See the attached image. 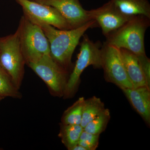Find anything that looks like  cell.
<instances>
[{
    "label": "cell",
    "mask_w": 150,
    "mask_h": 150,
    "mask_svg": "<svg viewBox=\"0 0 150 150\" xmlns=\"http://www.w3.org/2000/svg\"><path fill=\"white\" fill-rule=\"evenodd\" d=\"M33 23L41 28L47 38L52 58L69 71L72 65L71 59L73 53L81 38L89 28L98 26L94 20L90 21L78 28L70 30L57 29L43 23Z\"/></svg>",
    "instance_id": "1"
},
{
    "label": "cell",
    "mask_w": 150,
    "mask_h": 150,
    "mask_svg": "<svg viewBox=\"0 0 150 150\" xmlns=\"http://www.w3.org/2000/svg\"><path fill=\"white\" fill-rule=\"evenodd\" d=\"M150 25V18L143 15L131 17L106 36V43L119 49H126L137 56L146 54L145 33Z\"/></svg>",
    "instance_id": "2"
},
{
    "label": "cell",
    "mask_w": 150,
    "mask_h": 150,
    "mask_svg": "<svg viewBox=\"0 0 150 150\" xmlns=\"http://www.w3.org/2000/svg\"><path fill=\"white\" fill-rule=\"evenodd\" d=\"M17 30L26 64L50 54L49 42L43 30L24 15L21 17Z\"/></svg>",
    "instance_id": "3"
},
{
    "label": "cell",
    "mask_w": 150,
    "mask_h": 150,
    "mask_svg": "<svg viewBox=\"0 0 150 150\" xmlns=\"http://www.w3.org/2000/svg\"><path fill=\"white\" fill-rule=\"evenodd\" d=\"M83 36L77 59L65 88L63 96L64 99L71 98L75 95L80 82L81 75L87 67L92 66L95 69H102L101 50L99 43H94L87 35L84 34Z\"/></svg>",
    "instance_id": "4"
},
{
    "label": "cell",
    "mask_w": 150,
    "mask_h": 150,
    "mask_svg": "<svg viewBox=\"0 0 150 150\" xmlns=\"http://www.w3.org/2000/svg\"><path fill=\"white\" fill-rule=\"evenodd\" d=\"M25 64L17 30L0 38V65L19 89L24 77Z\"/></svg>",
    "instance_id": "5"
},
{
    "label": "cell",
    "mask_w": 150,
    "mask_h": 150,
    "mask_svg": "<svg viewBox=\"0 0 150 150\" xmlns=\"http://www.w3.org/2000/svg\"><path fill=\"white\" fill-rule=\"evenodd\" d=\"M27 65L45 83L52 95L64 96L69 71L56 63L51 54L44 55Z\"/></svg>",
    "instance_id": "6"
},
{
    "label": "cell",
    "mask_w": 150,
    "mask_h": 150,
    "mask_svg": "<svg viewBox=\"0 0 150 150\" xmlns=\"http://www.w3.org/2000/svg\"><path fill=\"white\" fill-rule=\"evenodd\" d=\"M101 65L105 78L119 88H133L126 74L120 49L106 42L101 46Z\"/></svg>",
    "instance_id": "7"
},
{
    "label": "cell",
    "mask_w": 150,
    "mask_h": 150,
    "mask_svg": "<svg viewBox=\"0 0 150 150\" xmlns=\"http://www.w3.org/2000/svg\"><path fill=\"white\" fill-rule=\"evenodd\" d=\"M16 1L22 7L23 15L31 21L43 23L60 30L71 29L55 8L30 0Z\"/></svg>",
    "instance_id": "8"
},
{
    "label": "cell",
    "mask_w": 150,
    "mask_h": 150,
    "mask_svg": "<svg viewBox=\"0 0 150 150\" xmlns=\"http://www.w3.org/2000/svg\"><path fill=\"white\" fill-rule=\"evenodd\" d=\"M34 1L56 8L71 29L78 28L91 20L88 11L83 8L79 0H35Z\"/></svg>",
    "instance_id": "9"
},
{
    "label": "cell",
    "mask_w": 150,
    "mask_h": 150,
    "mask_svg": "<svg viewBox=\"0 0 150 150\" xmlns=\"http://www.w3.org/2000/svg\"><path fill=\"white\" fill-rule=\"evenodd\" d=\"M88 11L91 18L96 22L105 37L118 29L131 18L125 16L120 12L110 1L100 7Z\"/></svg>",
    "instance_id": "10"
},
{
    "label": "cell",
    "mask_w": 150,
    "mask_h": 150,
    "mask_svg": "<svg viewBox=\"0 0 150 150\" xmlns=\"http://www.w3.org/2000/svg\"><path fill=\"white\" fill-rule=\"evenodd\" d=\"M121 89L145 123L150 125V88L142 86Z\"/></svg>",
    "instance_id": "11"
},
{
    "label": "cell",
    "mask_w": 150,
    "mask_h": 150,
    "mask_svg": "<svg viewBox=\"0 0 150 150\" xmlns=\"http://www.w3.org/2000/svg\"><path fill=\"white\" fill-rule=\"evenodd\" d=\"M126 74L133 88L148 86L139 58L137 55L126 49H120Z\"/></svg>",
    "instance_id": "12"
},
{
    "label": "cell",
    "mask_w": 150,
    "mask_h": 150,
    "mask_svg": "<svg viewBox=\"0 0 150 150\" xmlns=\"http://www.w3.org/2000/svg\"><path fill=\"white\" fill-rule=\"evenodd\" d=\"M121 13L131 18L143 15L150 18V4L148 0H110Z\"/></svg>",
    "instance_id": "13"
},
{
    "label": "cell",
    "mask_w": 150,
    "mask_h": 150,
    "mask_svg": "<svg viewBox=\"0 0 150 150\" xmlns=\"http://www.w3.org/2000/svg\"><path fill=\"white\" fill-rule=\"evenodd\" d=\"M83 128L79 125H71L61 123L58 136L62 143L69 150H71L78 144Z\"/></svg>",
    "instance_id": "14"
},
{
    "label": "cell",
    "mask_w": 150,
    "mask_h": 150,
    "mask_svg": "<svg viewBox=\"0 0 150 150\" xmlns=\"http://www.w3.org/2000/svg\"><path fill=\"white\" fill-rule=\"evenodd\" d=\"M105 109L104 103L99 98L93 96L85 99L81 126L84 128L88 123L98 116Z\"/></svg>",
    "instance_id": "15"
},
{
    "label": "cell",
    "mask_w": 150,
    "mask_h": 150,
    "mask_svg": "<svg viewBox=\"0 0 150 150\" xmlns=\"http://www.w3.org/2000/svg\"><path fill=\"white\" fill-rule=\"evenodd\" d=\"M85 98H79L72 105L65 110L62 117L61 123L81 125Z\"/></svg>",
    "instance_id": "16"
},
{
    "label": "cell",
    "mask_w": 150,
    "mask_h": 150,
    "mask_svg": "<svg viewBox=\"0 0 150 150\" xmlns=\"http://www.w3.org/2000/svg\"><path fill=\"white\" fill-rule=\"evenodd\" d=\"M8 74L0 65V97L21 99L22 94Z\"/></svg>",
    "instance_id": "17"
},
{
    "label": "cell",
    "mask_w": 150,
    "mask_h": 150,
    "mask_svg": "<svg viewBox=\"0 0 150 150\" xmlns=\"http://www.w3.org/2000/svg\"><path fill=\"white\" fill-rule=\"evenodd\" d=\"M110 118V110L105 108L98 116L87 124L84 130L95 135H100L105 131Z\"/></svg>",
    "instance_id": "18"
},
{
    "label": "cell",
    "mask_w": 150,
    "mask_h": 150,
    "mask_svg": "<svg viewBox=\"0 0 150 150\" xmlns=\"http://www.w3.org/2000/svg\"><path fill=\"white\" fill-rule=\"evenodd\" d=\"M100 135L88 133L84 131L82 132L78 144L86 150H95L99 145Z\"/></svg>",
    "instance_id": "19"
},
{
    "label": "cell",
    "mask_w": 150,
    "mask_h": 150,
    "mask_svg": "<svg viewBox=\"0 0 150 150\" xmlns=\"http://www.w3.org/2000/svg\"><path fill=\"white\" fill-rule=\"evenodd\" d=\"M142 66L148 86L150 88V60L146 54L137 56Z\"/></svg>",
    "instance_id": "20"
},
{
    "label": "cell",
    "mask_w": 150,
    "mask_h": 150,
    "mask_svg": "<svg viewBox=\"0 0 150 150\" xmlns=\"http://www.w3.org/2000/svg\"><path fill=\"white\" fill-rule=\"evenodd\" d=\"M71 150H86L85 148H84L82 146L79 145V144L76 145L74 147L72 148Z\"/></svg>",
    "instance_id": "21"
},
{
    "label": "cell",
    "mask_w": 150,
    "mask_h": 150,
    "mask_svg": "<svg viewBox=\"0 0 150 150\" xmlns=\"http://www.w3.org/2000/svg\"><path fill=\"white\" fill-rule=\"evenodd\" d=\"M4 98H5L2 97H0V101H1V100Z\"/></svg>",
    "instance_id": "22"
},
{
    "label": "cell",
    "mask_w": 150,
    "mask_h": 150,
    "mask_svg": "<svg viewBox=\"0 0 150 150\" xmlns=\"http://www.w3.org/2000/svg\"><path fill=\"white\" fill-rule=\"evenodd\" d=\"M30 1H34L35 0H30Z\"/></svg>",
    "instance_id": "23"
}]
</instances>
